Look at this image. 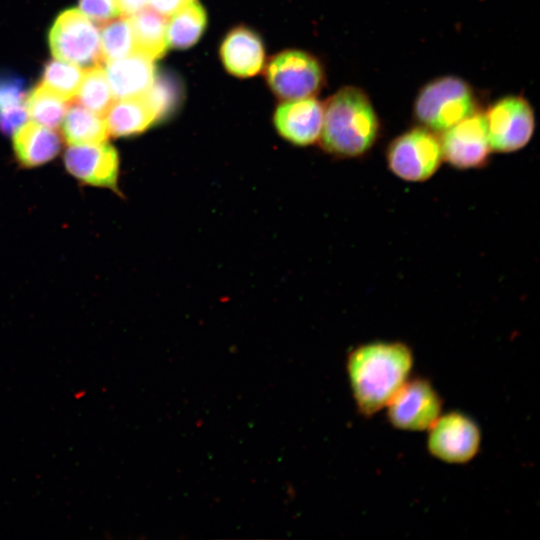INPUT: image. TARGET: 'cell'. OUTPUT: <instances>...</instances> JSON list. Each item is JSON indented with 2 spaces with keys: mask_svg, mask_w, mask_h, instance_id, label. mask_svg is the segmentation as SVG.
<instances>
[{
  "mask_svg": "<svg viewBox=\"0 0 540 540\" xmlns=\"http://www.w3.org/2000/svg\"><path fill=\"white\" fill-rule=\"evenodd\" d=\"M413 363L412 350L400 341H373L351 350L346 372L358 412L370 417L384 409L409 379Z\"/></svg>",
  "mask_w": 540,
  "mask_h": 540,
  "instance_id": "cell-1",
  "label": "cell"
},
{
  "mask_svg": "<svg viewBox=\"0 0 540 540\" xmlns=\"http://www.w3.org/2000/svg\"><path fill=\"white\" fill-rule=\"evenodd\" d=\"M320 135L322 148L337 157L353 158L367 153L379 135V120L368 96L347 86L326 102Z\"/></svg>",
  "mask_w": 540,
  "mask_h": 540,
  "instance_id": "cell-2",
  "label": "cell"
},
{
  "mask_svg": "<svg viewBox=\"0 0 540 540\" xmlns=\"http://www.w3.org/2000/svg\"><path fill=\"white\" fill-rule=\"evenodd\" d=\"M474 111L471 87L455 76L432 80L421 89L414 103L416 119L431 131H445Z\"/></svg>",
  "mask_w": 540,
  "mask_h": 540,
  "instance_id": "cell-3",
  "label": "cell"
},
{
  "mask_svg": "<svg viewBox=\"0 0 540 540\" xmlns=\"http://www.w3.org/2000/svg\"><path fill=\"white\" fill-rule=\"evenodd\" d=\"M389 170L408 182L431 178L443 161L440 139L425 128L417 127L395 138L387 150Z\"/></svg>",
  "mask_w": 540,
  "mask_h": 540,
  "instance_id": "cell-4",
  "label": "cell"
},
{
  "mask_svg": "<svg viewBox=\"0 0 540 540\" xmlns=\"http://www.w3.org/2000/svg\"><path fill=\"white\" fill-rule=\"evenodd\" d=\"M48 41L57 59L82 68H91L102 61L99 30L79 10L62 12L49 31Z\"/></svg>",
  "mask_w": 540,
  "mask_h": 540,
  "instance_id": "cell-5",
  "label": "cell"
},
{
  "mask_svg": "<svg viewBox=\"0 0 540 540\" xmlns=\"http://www.w3.org/2000/svg\"><path fill=\"white\" fill-rule=\"evenodd\" d=\"M427 431L429 453L445 463H467L477 455L481 446L478 424L462 412L441 414Z\"/></svg>",
  "mask_w": 540,
  "mask_h": 540,
  "instance_id": "cell-6",
  "label": "cell"
},
{
  "mask_svg": "<svg viewBox=\"0 0 540 540\" xmlns=\"http://www.w3.org/2000/svg\"><path fill=\"white\" fill-rule=\"evenodd\" d=\"M485 114L492 150L514 152L531 140L535 117L531 105L520 96H506L495 102Z\"/></svg>",
  "mask_w": 540,
  "mask_h": 540,
  "instance_id": "cell-7",
  "label": "cell"
},
{
  "mask_svg": "<svg viewBox=\"0 0 540 540\" xmlns=\"http://www.w3.org/2000/svg\"><path fill=\"white\" fill-rule=\"evenodd\" d=\"M393 427L404 431L428 430L442 414V399L428 379H408L386 405Z\"/></svg>",
  "mask_w": 540,
  "mask_h": 540,
  "instance_id": "cell-8",
  "label": "cell"
},
{
  "mask_svg": "<svg viewBox=\"0 0 540 540\" xmlns=\"http://www.w3.org/2000/svg\"><path fill=\"white\" fill-rule=\"evenodd\" d=\"M271 89L284 100L312 97L321 87L319 62L301 51H285L273 57L266 69Z\"/></svg>",
  "mask_w": 540,
  "mask_h": 540,
  "instance_id": "cell-9",
  "label": "cell"
},
{
  "mask_svg": "<svg viewBox=\"0 0 540 540\" xmlns=\"http://www.w3.org/2000/svg\"><path fill=\"white\" fill-rule=\"evenodd\" d=\"M440 139L443 159L458 169L484 166L492 151L485 114L474 111L443 131Z\"/></svg>",
  "mask_w": 540,
  "mask_h": 540,
  "instance_id": "cell-10",
  "label": "cell"
},
{
  "mask_svg": "<svg viewBox=\"0 0 540 540\" xmlns=\"http://www.w3.org/2000/svg\"><path fill=\"white\" fill-rule=\"evenodd\" d=\"M64 165L84 184L118 191L119 156L106 142L70 145L64 154Z\"/></svg>",
  "mask_w": 540,
  "mask_h": 540,
  "instance_id": "cell-11",
  "label": "cell"
},
{
  "mask_svg": "<svg viewBox=\"0 0 540 540\" xmlns=\"http://www.w3.org/2000/svg\"><path fill=\"white\" fill-rule=\"evenodd\" d=\"M323 115V105L312 97L287 100L277 107L274 124L284 139L307 146L319 140Z\"/></svg>",
  "mask_w": 540,
  "mask_h": 540,
  "instance_id": "cell-12",
  "label": "cell"
},
{
  "mask_svg": "<svg viewBox=\"0 0 540 540\" xmlns=\"http://www.w3.org/2000/svg\"><path fill=\"white\" fill-rule=\"evenodd\" d=\"M105 72L114 99L143 96L156 76L153 59L138 51L107 62Z\"/></svg>",
  "mask_w": 540,
  "mask_h": 540,
  "instance_id": "cell-13",
  "label": "cell"
},
{
  "mask_svg": "<svg viewBox=\"0 0 540 540\" xmlns=\"http://www.w3.org/2000/svg\"><path fill=\"white\" fill-rule=\"evenodd\" d=\"M60 149L61 137L53 128L32 121L13 132V150L24 167L43 165L55 158Z\"/></svg>",
  "mask_w": 540,
  "mask_h": 540,
  "instance_id": "cell-14",
  "label": "cell"
},
{
  "mask_svg": "<svg viewBox=\"0 0 540 540\" xmlns=\"http://www.w3.org/2000/svg\"><path fill=\"white\" fill-rule=\"evenodd\" d=\"M220 54L226 69L239 77L257 74L264 62L261 40L254 32L242 27L232 30L226 36Z\"/></svg>",
  "mask_w": 540,
  "mask_h": 540,
  "instance_id": "cell-15",
  "label": "cell"
},
{
  "mask_svg": "<svg viewBox=\"0 0 540 540\" xmlns=\"http://www.w3.org/2000/svg\"><path fill=\"white\" fill-rule=\"evenodd\" d=\"M104 116L108 132L114 137L142 133L157 122L143 96L114 100Z\"/></svg>",
  "mask_w": 540,
  "mask_h": 540,
  "instance_id": "cell-16",
  "label": "cell"
},
{
  "mask_svg": "<svg viewBox=\"0 0 540 540\" xmlns=\"http://www.w3.org/2000/svg\"><path fill=\"white\" fill-rule=\"evenodd\" d=\"M129 19L133 30L135 51L151 59L163 56L169 45L166 16L145 7L129 16Z\"/></svg>",
  "mask_w": 540,
  "mask_h": 540,
  "instance_id": "cell-17",
  "label": "cell"
},
{
  "mask_svg": "<svg viewBox=\"0 0 540 540\" xmlns=\"http://www.w3.org/2000/svg\"><path fill=\"white\" fill-rule=\"evenodd\" d=\"M62 131L69 145L102 143L109 136L105 119L77 102L67 107Z\"/></svg>",
  "mask_w": 540,
  "mask_h": 540,
  "instance_id": "cell-18",
  "label": "cell"
},
{
  "mask_svg": "<svg viewBox=\"0 0 540 540\" xmlns=\"http://www.w3.org/2000/svg\"><path fill=\"white\" fill-rule=\"evenodd\" d=\"M206 25L203 7L192 1L187 6L171 15L167 24L168 43L174 48H187L195 44Z\"/></svg>",
  "mask_w": 540,
  "mask_h": 540,
  "instance_id": "cell-19",
  "label": "cell"
},
{
  "mask_svg": "<svg viewBox=\"0 0 540 540\" xmlns=\"http://www.w3.org/2000/svg\"><path fill=\"white\" fill-rule=\"evenodd\" d=\"M67 100L40 83L25 98L28 117L33 122L55 129L64 118Z\"/></svg>",
  "mask_w": 540,
  "mask_h": 540,
  "instance_id": "cell-20",
  "label": "cell"
},
{
  "mask_svg": "<svg viewBox=\"0 0 540 540\" xmlns=\"http://www.w3.org/2000/svg\"><path fill=\"white\" fill-rule=\"evenodd\" d=\"M76 102L88 110L104 116L114 97L104 68L99 65L88 68L84 73Z\"/></svg>",
  "mask_w": 540,
  "mask_h": 540,
  "instance_id": "cell-21",
  "label": "cell"
},
{
  "mask_svg": "<svg viewBox=\"0 0 540 540\" xmlns=\"http://www.w3.org/2000/svg\"><path fill=\"white\" fill-rule=\"evenodd\" d=\"M102 61L110 62L135 51L134 36L129 16L116 17L102 25Z\"/></svg>",
  "mask_w": 540,
  "mask_h": 540,
  "instance_id": "cell-22",
  "label": "cell"
},
{
  "mask_svg": "<svg viewBox=\"0 0 540 540\" xmlns=\"http://www.w3.org/2000/svg\"><path fill=\"white\" fill-rule=\"evenodd\" d=\"M83 76L81 67L60 59H51L44 66L42 84L68 101L76 97Z\"/></svg>",
  "mask_w": 540,
  "mask_h": 540,
  "instance_id": "cell-23",
  "label": "cell"
},
{
  "mask_svg": "<svg viewBox=\"0 0 540 540\" xmlns=\"http://www.w3.org/2000/svg\"><path fill=\"white\" fill-rule=\"evenodd\" d=\"M180 85L169 75H158L143 95L154 112L157 121L163 120L177 108L180 101Z\"/></svg>",
  "mask_w": 540,
  "mask_h": 540,
  "instance_id": "cell-24",
  "label": "cell"
},
{
  "mask_svg": "<svg viewBox=\"0 0 540 540\" xmlns=\"http://www.w3.org/2000/svg\"><path fill=\"white\" fill-rule=\"evenodd\" d=\"M25 81L12 73H0V117L25 107Z\"/></svg>",
  "mask_w": 540,
  "mask_h": 540,
  "instance_id": "cell-25",
  "label": "cell"
},
{
  "mask_svg": "<svg viewBox=\"0 0 540 540\" xmlns=\"http://www.w3.org/2000/svg\"><path fill=\"white\" fill-rule=\"evenodd\" d=\"M81 12L98 23H105L121 14L118 0H79Z\"/></svg>",
  "mask_w": 540,
  "mask_h": 540,
  "instance_id": "cell-26",
  "label": "cell"
},
{
  "mask_svg": "<svg viewBox=\"0 0 540 540\" xmlns=\"http://www.w3.org/2000/svg\"><path fill=\"white\" fill-rule=\"evenodd\" d=\"M194 0H148L152 9L164 16H171Z\"/></svg>",
  "mask_w": 540,
  "mask_h": 540,
  "instance_id": "cell-27",
  "label": "cell"
},
{
  "mask_svg": "<svg viewBox=\"0 0 540 540\" xmlns=\"http://www.w3.org/2000/svg\"><path fill=\"white\" fill-rule=\"evenodd\" d=\"M121 14L131 16L142 10L148 4V0H118Z\"/></svg>",
  "mask_w": 540,
  "mask_h": 540,
  "instance_id": "cell-28",
  "label": "cell"
}]
</instances>
